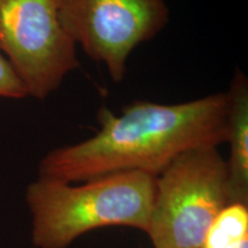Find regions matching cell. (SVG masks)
Instances as JSON below:
<instances>
[{"label": "cell", "instance_id": "5", "mask_svg": "<svg viewBox=\"0 0 248 248\" xmlns=\"http://www.w3.org/2000/svg\"><path fill=\"white\" fill-rule=\"evenodd\" d=\"M60 18L76 46L123 80L129 55L169 20L166 0H61Z\"/></svg>", "mask_w": 248, "mask_h": 248}, {"label": "cell", "instance_id": "6", "mask_svg": "<svg viewBox=\"0 0 248 248\" xmlns=\"http://www.w3.org/2000/svg\"><path fill=\"white\" fill-rule=\"evenodd\" d=\"M228 94V130L230 144L228 167L230 203L248 206V80L238 69Z\"/></svg>", "mask_w": 248, "mask_h": 248}, {"label": "cell", "instance_id": "1", "mask_svg": "<svg viewBox=\"0 0 248 248\" xmlns=\"http://www.w3.org/2000/svg\"><path fill=\"white\" fill-rule=\"evenodd\" d=\"M97 120L100 130L91 138L46 154L39 177L82 183L123 171L157 177L184 152L226 141L228 94L175 105L137 100L120 115L102 107Z\"/></svg>", "mask_w": 248, "mask_h": 248}, {"label": "cell", "instance_id": "8", "mask_svg": "<svg viewBox=\"0 0 248 248\" xmlns=\"http://www.w3.org/2000/svg\"><path fill=\"white\" fill-rule=\"evenodd\" d=\"M26 97L28 94L23 84L0 51V98L22 99Z\"/></svg>", "mask_w": 248, "mask_h": 248}, {"label": "cell", "instance_id": "3", "mask_svg": "<svg viewBox=\"0 0 248 248\" xmlns=\"http://www.w3.org/2000/svg\"><path fill=\"white\" fill-rule=\"evenodd\" d=\"M229 203L228 167L218 147L192 148L156 177L146 233L154 248H202Z\"/></svg>", "mask_w": 248, "mask_h": 248}, {"label": "cell", "instance_id": "9", "mask_svg": "<svg viewBox=\"0 0 248 248\" xmlns=\"http://www.w3.org/2000/svg\"><path fill=\"white\" fill-rule=\"evenodd\" d=\"M240 248H248V243H246L245 245H243V246H241Z\"/></svg>", "mask_w": 248, "mask_h": 248}, {"label": "cell", "instance_id": "7", "mask_svg": "<svg viewBox=\"0 0 248 248\" xmlns=\"http://www.w3.org/2000/svg\"><path fill=\"white\" fill-rule=\"evenodd\" d=\"M248 243V206L229 203L210 225L202 248H240Z\"/></svg>", "mask_w": 248, "mask_h": 248}, {"label": "cell", "instance_id": "2", "mask_svg": "<svg viewBox=\"0 0 248 248\" xmlns=\"http://www.w3.org/2000/svg\"><path fill=\"white\" fill-rule=\"evenodd\" d=\"M155 182V176L141 171L109 173L79 185L39 177L26 192L33 246L67 248L105 226L147 232Z\"/></svg>", "mask_w": 248, "mask_h": 248}, {"label": "cell", "instance_id": "4", "mask_svg": "<svg viewBox=\"0 0 248 248\" xmlns=\"http://www.w3.org/2000/svg\"><path fill=\"white\" fill-rule=\"evenodd\" d=\"M61 0H0V51L27 94L44 100L79 67L60 18Z\"/></svg>", "mask_w": 248, "mask_h": 248}]
</instances>
